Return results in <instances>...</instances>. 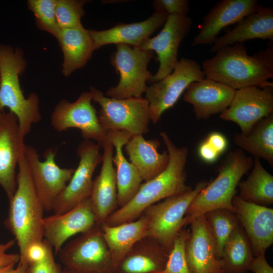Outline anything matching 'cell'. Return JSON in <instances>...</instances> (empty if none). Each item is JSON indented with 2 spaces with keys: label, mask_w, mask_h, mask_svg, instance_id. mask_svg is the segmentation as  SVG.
Returning a JSON list of instances; mask_svg holds the SVG:
<instances>
[{
  "label": "cell",
  "mask_w": 273,
  "mask_h": 273,
  "mask_svg": "<svg viewBox=\"0 0 273 273\" xmlns=\"http://www.w3.org/2000/svg\"><path fill=\"white\" fill-rule=\"evenodd\" d=\"M17 188L9 199L6 228L15 237L19 248L20 260L23 258L28 246L43 240L44 211L32 181L25 154L18 163Z\"/></svg>",
  "instance_id": "3957f363"
},
{
  "label": "cell",
  "mask_w": 273,
  "mask_h": 273,
  "mask_svg": "<svg viewBox=\"0 0 273 273\" xmlns=\"http://www.w3.org/2000/svg\"><path fill=\"white\" fill-rule=\"evenodd\" d=\"M27 160L33 185L44 211H53L55 203L74 171V168H61L55 161L56 150L47 149L43 154L44 160H39L36 150L31 146H25Z\"/></svg>",
  "instance_id": "8fae6325"
},
{
  "label": "cell",
  "mask_w": 273,
  "mask_h": 273,
  "mask_svg": "<svg viewBox=\"0 0 273 273\" xmlns=\"http://www.w3.org/2000/svg\"><path fill=\"white\" fill-rule=\"evenodd\" d=\"M185 246L186 256L191 273H224L222 262L215 253L205 214L190 223Z\"/></svg>",
  "instance_id": "d6986e66"
},
{
  "label": "cell",
  "mask_w": 273,
  "mask_h": 273,
  "mask_svg": "<svg viewBox=\"0 0 273 273\" xmlns=\"http://www.w3.org/2000/svg\"><path fill=\"white\" fill-rule=\"evenodd\" d=\"M260 6L256 0L219 1L204 16L200 31L192 42V46L213 44L222 29L236 24Z\"/></svg>",
  "instance_id": "ffe728a7"
},
{
  "label": "cell",
  "mask_w": 273,
  "mask_h": 273,
  "mask_svg": "<svg viewBox=\"0 0 273 273\" xmlns=\"http://www.w3.org/2000/svg\"><path fill=\"white\" fill-rule=\"evenodd\" d=\"M192 19L188 16L170 15L160 32L156 36L145 40L138 47L154 51L159 62L157 72L152 75L148 83L155 82L170 74L177 65L178 51L183 40L190 32Z\"/></svg>",
  "instance_id": "4fadbf2b"
},
{
  "label": "cell",
  "mask_w": 273,
  "mask_h": 273,
  "mask_svg": "<svg viewBox=\"0 0 273 273\" xmlns=\"http://www.w3.org/2000/svg\"><path fill=\"white\" fill-rule=\"evenodd\" d=\"M198 154L204 161L208 163L216 161L220 155L205 140L199 145Z\"/></svg>",
  "instance_id": "7bdbcfd3"
},
{
  "label": "cell",
  "mask_w": 273,
  "mask_h": 273,
  "mask_svg": "<svg viewBox=\"0 0 273 273\" xmlns=\"http://www.w3.org/2000/svg\"><path fill=\"white\" fill-rule=\"evenodd\" d=\"M86 2L82 0H56L55 15L59 28H72L81 24V18L84 14L83 8Z\"/></svg>",
  "instance_id": "d590c367"
},
{
  "label": "cell",
  "mask_w": 273,
  "mask_h": 273,
  "mask_svg": "<svg viewBox=\"0 0 273 273\" xmlns=\"http://www.w3.org/2000/svg\"><path fill=\"white\" fill-rule=\"evenodd\" d=\"M249 271L253 273H273V268L267 262L265 252H262L254 257Z\"/></svg>",
  "instance_id": "b9f144b4"
},
{
  "label": "cell",
  "mask_w": 273,
  "mask_h": 273,
  "mask_svg": "<svg viewBox=\"0 0 273 273\" xmlns=\"http://www.w3.org/2000/svg\"><path fill=\"white\" fill-rule=\"evenodd\" d=\"M103 148L101 172L93 180L89 197L98 225L104 223L118 206L116 172L113 165L114 147L109 142Z\"/></svg>",
  "instance_id": "603a6c76"
},
{
  "label": "cell",
  "mask_w": 273,
  "mask_h": 273,
  "mask_svg": "<svg viewBox=\"0 0 273 273\" xmlns=\"http://www.w3.org/2000/svg\"><path fill=\"white\" fill-rule=\"evenodd\" d=\"M15 240H11L6 243L0 244V267L10 264H16L20 260L19 254H8L7 251L15 243Z\"/></svg>",
  "instance_id": "ab89813d"
},
{
  "label": "cell",
  "mask_w": 273,
  "mask_h": 273,
  "mask_svg": "<svg viewBox=\"0 0 273 273\" xmlns=\"http://www.w3.org/2000/svg\"><path fill=\"white\" fill-rule=\"evenodd\" d=\"M209 181H199L194 188L154 204L142 213L148 219L147 237L170 251L173 240L184 225V217L191 202Z\"/></svg>",
  "instance_id": "52a82bcc"
},
{
  "label": "cell",
  "mask_w": 273,
  "mask_h": 273,
  "mask_svg": "<svg viewBox=\"0 0 273 273\" xmlns=\"http://www.w3.org/2000/svg\"><path fill=\"white\" fill-rule=\"evenodd\" d=\"M254 39L273 41V9L260 6L235 24L224 35L217 37L210 49L215 53L219 49L235 43Z\"/></svg>",
  "instance_id": "cb8c5ba5"
},
{
  "label": "cell",
  "mask_w": 273,
  "mask_h": 273,
  "mask_svg": "<svg viewBox=\"0 0 273 273\" xmlns=\"http://www.w3.org/2000/svg\"><path fill=\"white\" fill-rule=\"evenodd\" d=\"M146 238L138 242L122 259L116 273H157L166 264L169 251Z\"/></svg>",
  "instance_id": "f1b7e54d"
},
{
  "label": "cell",
  "mask_w": 273,
  "mask_h": 273,
  "mask_svg": "<svg viewBox=\"0 0 273 273\" xmlns=\"http://www.w3.org/2000/svg\"><path fill=\"white\" fill-rule=\"evenodd\" d=\"M26 64L21 49L0 44V110L7 108L16 116L24 137L41 118L38 96L31 93L26 98L20 86L19 76Z\"/></svg>",
  "instance_id": "5b68a950"
},
{
  "label": "cell",
  "mask_w": 273,
  "mask_h": 273,
  "mask_svg": "<svg viewBox=\"0 0 273 273\" xmlns=\"http://www.w3.org/2000/svg\"><path fill=\"white\" fill-rule=\"evenodd\" d=\"M215 247L217 257L220 259L225 243L239 225L234 212L225 209H216L204 214Z\"/></svg>",
  "instance_id": "d6a6232c"
},
{
  "label": "cell",
  "mask_w": 273,
  "mask_h": 273,
  "mask_svg": "<svg viewBox=\"0 0 273 273\" xmlns=\"http://www.w3.org/2000/svg\"><path fill=\"white\" fill-rule=\"evenodd\" d=\"M99 146L90 140H85L79 145L77 149L79 158L78 166L57 198L53 209L54 214L64 213L90 197L93 175L98 164L102 161Z\"/></svg>",
  "instance_id": "5bb4252c"
},
{
  "label": "cell",
  "mask_w": 273,
  "mask_h": 273,
  "mask_svg": "<svg viewBox=\"0 0 273 273\" xmlns=\"http://www.w3.org/2000/svg\"><path fill=\"white\" fill-rule=\"evenodd\" d=\"M30 273H62V270L54 258L53 250L49 244L48 253L41 261L29 264Z\"/></svg>",
  "instance_id": "74e56055"
},
{
  "label": "cell",
  "mask_w": 273,
  "mask_h": 273,
  "mask_svg": "<svg viewBox=\"0 0 273 273\" xmlns=\"http://www.w3.org/2000/svg\"><path fill=\"white\" fill-rule=\"evenodd\" d=\"M15 264L0 267V273H30L29 264L26 263L18 262V265Z\"/></svg>",
  "instance_id": "ee69618b"
},
{
  "label": "cell",
  "mask_w": 273,
  "mask_h": 273,
  "mask_svg": "<svg viewBox=\"0 0 273 273\" xmlns=\"http://www.w3.org/2000/svg\"><path fill=\"white\" fill-rule=\"evenodd\" d=\"M235 213L250 242L254 257L273 243V209L247 202L236 195Z\"/></svg>",
  "instance_id": "ac0fdd59"
},
{
  "label": "cell",
  "mask_w": 273,
  "mask_h": 273,
  "mask_svg": "<svg viewBox=\"0 0 273 273\" xmlns=\"http://www.w3.org/2000/svg\"><path fill=\"white\" fill-rule=\"evenodd\" d=\"M152 5L155 11H162L168 15L187 16L190 8L188 0H155Z\"/></svg>",
  "instance_id": "8d00e7d4"
},
{
  "label": "cell",
  "mask_w": 273,
  "mask_h": 273,
  "mask_svg": "<svg viewBox=\"0 0 273 273\" xmlns=\"http://www.w3.org/2000/svg\"><path fill=\"white\" fill-rule=\"evenodd\" d=\"M236 90L205 77L192 82L187 88L183 99L192 105L198 119L206 120L223 112L231 104Z\"/></svg>",
  "instance_id": "44dd1931"
},
{
  "label": "cell",
  "mask_w": 273,
  "mask_h": 273,
  "mask_svg": "<svg viewBox=\"0 0 273 273\" xmlns=\"http://www.w3.org/2000/svg\"><path fill=\"white\" fill-rule=\"evenodd\" d=\"M92 101L90 92H83L74 102L60 100L52 113L51 125L58 132L79 129L85 140H95L103 147L109 142L108 132L102 127Z\"/></svg>",
  "instance_id": "7c38bea8"
},
{
  "label": "cell",
  "mask_w": 273,
  "mask_h": 273,
  "mask_svg": "<svg viewBox=\"0 0 273 273\" xmlns=\"http://www.w3.org/2000/svg\"><path fill=\"white\" fill-rule=\"evenodd\" d=\"M96 224L88 198L64 213L44 217L43 239L57 255L68 239L76 234L87 232Z\"/></svg>",
  "instance_id": "e0dca14e"
},
{
  "label": "cell",
  "mask_w": 273,
  "mask_h": 273,
  "mask_svg": "<svg viewBox=\"0 0 273 273\" xmlns=\"http://www.w3.org/2000/svg\"><path fill=\"white\" fill-rule=\"evenodd\" d=\"M273 113V86H250L236 90L229 107L220 114L222 120L239 126L248 133L261 119Z\"/></svg>",
  "instance_id": "9a60e30c"
},
{
  "label": "cell",
  "mask_w": 273,
  "mask_h": 273,
  "mask_svg": "<svg viewBox=\"0 0 273 273\" xmlns=\"http://www.w3.org/2000/svg\"><path fill=\"white\" fill-rule=\"evenodd\" d=\"M108 138L115 149L113 164L116 166L118 206L128 203L139 191L143 181L137 169L124 157L123 147L132 138L122 131H109Z\"/></svg>",
  "instance_id": "484cf974"
},
{
  "label": "cell",
  "mask_w": 273,
  "mask_h": 273,
  "mask_svg": "<svg viewBox=\"0 0 273 273\" xmlns=\"http://www.w3.org/2000/svg\"><path fill=\"white\" fill-rule=\"evenodd\" d=\"M249 240L239 225L224 246L220 259L224 273H247L254 258Z\"/></svg>",
  "instance_id": "4dcf8cb0"
},
{
  "label": "cell",
  "mask_w": 273,
  "mask_h": 273,
  "mask_svg": "<svg viewBox=\"0 0 273 273\" xmlns=\"http://www.w3.org/2000/svg\"><path fill=\"white\" fill-rule=\"evenodd\" d=\"M0 83H1V76H0Z\"/></svg>",
  "instance_id": "bcb514c9"
},
{
  "label": "cell",
  "mask_w": 273,
  "mask_h": 273,
  "mask_svg": "<svg viewBox=\"0 0 273 273\" xmlns=\"http://www.w3.org/2000/svg\"><path fill=\"white\" fill-rule=\"evenodd\" d=\"M62 273H78V272H75L71 271L66 270L65 269H64L63 270H62Z\"/></svg>",
  "instance_id": "f6af8a7d"
},
{
  "label": "cell",
  "mask_w": 273,
  "mask_h": 273,
  "mask_svg": "<svg viewBox=\"0 0 273 273\" xmlns=\"http://www.w3.org/2000/svg\"><path fill=\"white\" fill-rule=\"evenodd\" d=\"M160 134L169 157L167 167L157 176L142 184L134 197L112 213L104 223L114 226L133 221L155 203L192 189L186 184L187 148L177 147L165 132Z\"/></svg>",
  "instance_id": "7a4b0ae2"
},
{
  "label": "cell",
  "mask_w": 273,
  "mask_h": 273,
  "mask_svg": "<svg viewBox=\"0 0 273 273\" xmlns=\"http://www.w3.org/2000/svg\"><path fill=\"white\" fill-rule=\"evenodd\" d=\"M253 169L247 178L240 181V198L247 202L267 206L273 203V176L262 165L260 158L255 157Z\"/></svg>",
  "instance_id": "1f68e13d"
},
{
  "label": "cell",
  "mask_w": 273,
  "mask_h": 273,
  "mask_svg": "<svg viewBox=\"0 0 273 273\" xmlns=\"http://www.w3.org/2000/svg\"><path fill=\"white\" fill-rule=\"evenodd\" d=\"M90 92L92 100L101 107L98 117L106 131H122L131 137L148 132L150 118L149 102L146 98L113 99L92 86Z\"/></svg>",
  "instance_id": "8992f818"
},
{
  "label": "cell",
  "mask_w": 273,
  "mask_h": 273,
  "mask_svg": "<svg viewBox=\"0 0 273 273\" xmlns=\"http://www.w3.org/2000/svg\"><path fill=\"white\" fill-rule=\"evenodd\" d=\"M215 53L202 63L205 77L235 90L273 86L268 81L273 78L272 42L252 56L242 43L224 47Z\"/></svg>",
  "instance_id": "6da1fadb"
},
{
  "label": "cell",
  "mask_w": 273,
  "mask_h": 273,
  "mask_svg": "<svg viewBox=\"0 0 273 273\" xmlns=\"http://www.w3.org/2000/svg\"><path fill=\"white\" fill-rule=\"evenodd\" d=\"M253 159L238 148L230 151L216 168L217 175L196 195L184 217V225L197 217L216 209L235 213L233 200L242 177L253 165Z\"/></svg>",
  "instance_id": "277c9868"
},
{
  "label": "cell",
  "mask_w": 273,
  "mask_h": 273,
  "mask_svg": "<svg viewBox=\"0 0 273 273\" xmlns=\"http://www.w3.org/2000/svg\"><path fill=\"white\" fill-rule=\"evenodd\" d=\"M160 146L157 139H145L142 134L132 136L125 150L130 162L136 167L143 180L149 181L161 173L169 160L167 151H158Z\"/></svg>",
  "instance_id": "83f0119b"
},
{
  "label": "cell",
  "mask_w": 273,
  "mask_h": 273,
  "mask_svg": "<svg viewBox=\"0 0 273 273\" xmlns=\"http://www.w3.org/2000/svg\"><path fill=\"white\" fill-rule=\"evenodd\" d=\"M205 78L196 61L181 58L170 74L148 86L145 93L149 102L150 120L154 124L158 122L162 114L175 105L192 82Z\"/></svg>",
  "instance_id": "30bf717a"
},
{
  "label": "cell",
  "mask_w": 273,
  "mask_h": 273,
  "mask_svg": "<svg viewBox=\"0 0 273 273\" xmlns=\"http://www.w3.org/2000/svg\"><path fill=\"white\" fill-rule=\"evenodd\" d=\"M56 38L63 55L62 72L66 77L83 67L95 51L89 30L82 24L72 28H60Z\"/></svg>",
  "instance_id": "d4e9b609"
},
{
  "label": "cell",
  "mask_w": 273,
  "mask_h": 273,
  "mask_svg": "<svg viewBox=\"0 0 273 273\" xmlns=\"http://www.w3.org/2000/svg\"><path fill=\"white\" fill-rule=\"evenodd\" d=\"M153 57L152 51L124 44H116L110 61L119 74V81L116 86L108 89L106 95L116 99L142 97L152 76L147 66Z\"/></svg>",
  "instance_id": "9c48e42d"
},
{
  "label": "cell",
  "mask_w": 273,
  "mask_h": 273,
  "mask_svg": "<svg viewBox=\"0 0 273 273\" xmlns=\"http://www.w3.org/2000/svg\"><path fill=\"white\" fill-rule=\"evenodd\" d=\"M219 155L227 149L228 142L226 137L219 132L210 133L205 140Z\"/></svg>",
  "instance_id": "60d3db41"
},
{
  "label": "cell",
  "mask_w": 273,
  "mask_h": 273,
  "mask_svg": "<svg viewBox=\"0 0 273 273\" xmlns=\"http://www.w3.org/2000/svg\"><path fill=\"white\" fill-rule=\"evenodd\" d=\"M56 0H29L27 6L33 13L38 28L56 37L59 30L55 15Z\"/></svg>",
  "instance_id": "836d02e7"
},
{
  "label": "cell",
  "mask_w": 273,
  "mask_h": 273,
  "mask_svg": "<svg viewBox=\"0 0 273 273\" xmlns=\"http://www.w3.org/2000/svg\"><path fill=\"white\" fill-rule=\"evenodd\" d=\"M148 223L147 217L142 214L132 221L114 226L100 225L115 269L132 247L147 237Z\"/></svg>",
  "instance_id": "4316f807"
},
{
  "label": "cell",
  "mask_w": 273,
  "mask_h": 273,
  "mask_svg": "<svg viewBox=\"0 0 273 273\" xmlns=\"http://www.w3.org/2000/svg\"><path fill=\"white\" fill-rule=\"evenodd\" d=\"M189 231L181 229L175 237L164 268L157 273H191L187 263L185 246Z\"/></svg>",
  "instance_id": "e575fe53"
},
{
  "label": "cell",
  "mask_w": 273,
  "mask_h": 273,
  "mask_svg": "<svg viewBox=\"0 0 273 273\" xmlns=\"http://www.w3.org/2000/svg\"><path fill=\"white\" fill-rule=\"evenodd\" d=\"M168 15L155 11L146 20L132 23H119L104 30H89L95 50L109 44H124L139 47L141 44L165 23Z\"/></svg>",
  "instance_id": "7402d4cb"
},
{
  "label": "cell",
  "mask_w": 273,
  "mask_h": 273,
  "mask_svg": "<svg viewBox=\"0 0 273 273\" xmlns=\"http://www.w3.org/2000/svg\"><path fill=\"white\" fill-rule=\"evenodd\" d=\"M233 141L239 149L264 159L272 167L273 113L259 121L248 133H236Z\"/></svg>",
  "instance_id": "f546056e"
},
{
  "label": "cell",
  "mask_w": 273,
  "mask_h": 273,
  "mask_svg": "<svg viewBox=\"0 0 273 273\" xmlns=\"http://www.w3.org/2000/svg\"><path fill=\"white\" fill-rule=\"evenodd\" d=\"M64 269L78 273H116L100 225L63 246L57 254Z\"/></svg>",
  "instance_id": "ba28073f"
},
{
  "label": "cell",
  "mask_w": 273,
  "mask_h": 273,
  "mask_svg": "<svg viewBox=\"0 0 273 273\" xmlns=\"http://www.w3.org/2000/svg\"><path fill=\"white\" fill-rule=\"evenodd\" d=\"M49 246V244L44 239L30 244L26 250L23 258L19 260V262L29 264L42 260L48 253Z\"/></svg>",
  "instance_id": "f35d334b"
},
{
  "label": "cell",
  "mask_w": 273,
  "mask_h": 273,
  "mask_svg": "<svg viewBox=\"0 0 273 273\" xmlns=\"http://www.w3.org/2000/svg\"><path fill=\"white\" fill-rule=\"evenodd\" d=\"M24 138L16 116L0 110V186L9 199L17 188L16 168L24 153Z\"/></svg>",
  "instance_id": "2e32d148"
}]
</instances>
